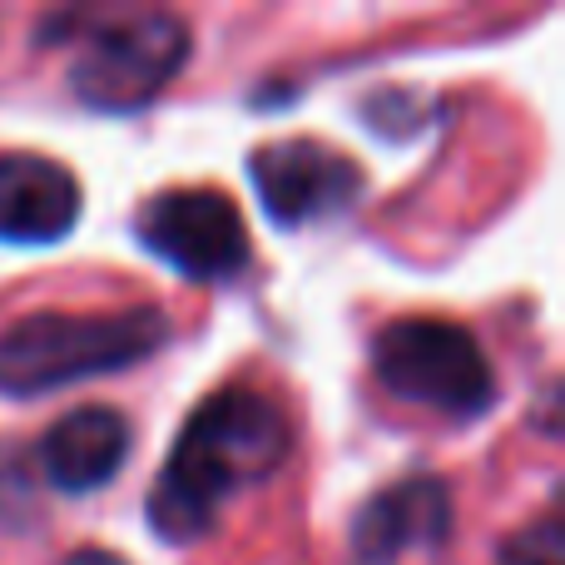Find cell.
Segmentation results:
<instances>
[{"label":"cell","instance_id":"1","mask_svg":"<svg viewBox=\"0 0 565 565\" xmlns=\"http://www.w3.org/2000/svg\"><path fill=\"white\" fill-rule=\"evenodd\" d=\"M288 422L264 392L228 387L214 392L179 431L154 491H149V526L164 541H199L214 526L218 507L244 487L274 477L288 457Z\"/></svg>","mask_w":565,"mask_h":565},{"label":"cell","instance_id":"2","mask_svg":"<svg viewBox=\"0 0 565 565\" xmlns=\"http://www.w3.org/2000/svg\"><path fill=\"white\" fill-rule=\"evenodd\" d=\"M169 342L159 308L125 312H30L0 332V392L40 397L85 377L135 367Z\"/></svg>","mask_w":565,"mask_h":565},{"label":"cell","instance_id":"3","mask_svg":"<svg viewBox=\"0 0 565 565\" xmlns=\"http://www.w3.org/2000/svg\"><path fill=\"white\" fill-rule=\"evenodd\" d=\"M377 382L402 402L441 417H481L497 397V377L467 328L447 318H397L372 342Z\"/></svg>","mask_w":565,"mask_h":565},{"label":"cell","instance_id":"4","mask_svg":"<svg viewBox=\"0 0 565 565\" xmlns=\"http://www.w3.org/2000/svg\"><path fill=\"white\" fill-rule=\"evenodd\" d=\"M189 60V25L169 10H139L85 35L70 89L99 115H135L169 89Z\"/></svg>","mask_w":565,"mask_h":565},{"label":"cell","instance_id":"5","mask_svg":"<svg viewBox=\"0 0 565 565\" xmlns=\"http://www.w3.org/2000/svg\"><path fill=\"white\" fill-rule=\"evenodd\" d=\"M139 244L194 282H224L254 258L244 214L218 189H164L135 218Z\"/></svg>","mask_w":565,"mask_h":565},{"label":"cell","instance_id":"6","mask_svg":"<svg viewBox=\"0 0 565 565\" xmlns=\"http://www.w3.org/2000/svg\"><path fill=\"white\" fill-rule=\"evenodd\" d=\"M248 179L264 199V214L278 228H302L328 214H342L362 189V169L338 149L318 145V139L258 145L248 154Z\"/></svg>","mask_w":565,"mask_h":565},{"label":"cell","instance_id":"7","mask_svg":"<svg viewBox=\"0 0 565 565\" xmlns=\"http://www.w3.org/2000/svg\"><path fill=\"white\" fill-rule=\"evenodd\" d=\"M451 531V497L437 477H412L377 491L352 521L358 565H397L412 546H441Z\"/></svg>","mask_w":565,"mask_h":565},{"label":"cell","instance_id":"8","mask_svg":"<svg viewBox=\"0 0 565 565\" xmlns=\"http://www.w3.org/2000/svg\"><path fill=\"white\" fill-rule=\"evenodd\" d=\"M79 224V179L45 154H0V238L60 244Z\"/></svg>","mask_w":565,"mask_h":565},{"label":"cell","instance_id":"9","mask_svg":"<svg viewBox=\"0 0 565 565\" xmlns=\"http://www.w3.org/2000/svg\"><path fill=\"white\" fill-rule=\"evenodd\" d=\"M129 457V427L115 407H75L40 437V467L60 491H99Z\"/></svg>","mask_w":565,"mask_h":565},{"label":"cell","instance_id":"10","mask_svg":"<svg viewBox=\"0 0 565 565\" xmlns=\"http://www.w3.org/2000/svg\"><path fill=\"white\" fill-rule=\"evenodd\" d=\"M501 565H565V531L556 516L536 521L531 531L511 536L501 546Z\"/></svg>","mask_w":565,"mask_h":565}]
</instances>
